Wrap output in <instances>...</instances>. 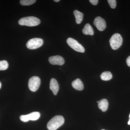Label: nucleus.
Here are the masks:
<instances>
[{
  "mask_svg": "<svg viewBox=\"0 0 130 130\" xmlns=\"http://www.w3.org/2000/svg\"><path fill=\"white\" fill-rule=\"evenodd\" d=\"M123 42L122 36L119 33L114 34L109 40L110 46L113 50H116L120 47L122 45Z\"/></svg>",
  "mask_w": 130,
  "mask_h": 130,
  "instance_id": "3",
  "label": "nucleus"
},
{
  "mask_svg": "<svg viewBox=\"0 0 130 130\" xmlns=\"http://www.w3.org/2000/svg\"><path fill=\"white\" fill-rule=\"evenodd\" d=\"M2 86V84L1 83V82H0V89L1 88Z\"/></svg>",
  "mask_w": 130,
  "mask_h": 130,
  "instance_id": "23",
  "label": "nucleus"
},
{
  "mask_svg": "<svg viewBox=\"0 0 130 130\" xmlns=\"http://www.w3.org/2000/svg\"><path fill=\"white\" fill-rule=\"evenodd\" d=\"M112 75L111 73L109 71L104 72L101 75V79L103 81H109L111 79Z\"/></svg>",
  "mask_w": 130,
  "mask_h": 130,
  "instance_id": "15",
  "label": "nucleus"
},
{
  "mask_svg": "<svg viewBox=\"0 0 130 130\" xmlns=\"http://www.w3.org/2000/svg\"><path fill=\"white\" fill-rule=\"evenodd\" d=\"M83 32L84 35L91 36H93L94 34V31L93 30L92 26L90 24H87L85 25L83 29Z\"/></svg>",
  "mask_w": 130,
  "mask_h": 130,
  "instance_id": "13",
  "label": "nucleus"
},
{
  "mask_svg": "<svg viewBox=\"0 0 130 130\" xmlns=\"http://www.w3.org/2000/svg\"><path fill=\"white\" fill-rule=\"evenodd\" d=\"M102 130H104V129H102Z\"/></svg>",
  "mask_w": 130,
  "mask_h": 130,
  "instance_id": "24",
  "label": "nucleus"
},
{
  "mask_svg": "<svg viewBox=\"0 0 130 130\" xmlns=\"http://www.w3.org/2000/svg\"><path fill=\"white\" fill-rule=\"evenodd\" d=\"M36 0H21L20 3L23 6H30L36 2Z\"/></svg>",
  "mask_w": 130,
  "mask_h": 130,
  "instance_id": "17",
  "label": "nucleus"
},
{
  "mask_svg": "<svg viewBox=\"0 0 130 130\" xmlns=\"http://www.w3.org/2000/svg\"><path fill=\"white\" fill-rule=\"evenodd\" d=\"M49 62L52 65L62 66L64 63V58L59 55L50 56L48 59Z\"/></svg>",
  "mask_w": 130,
  "mask_h": 130,
  "instance_id": "9",
  "label": "nucleus"
},
{
  "mask_svg": "<svg viewBox=\"0 0 130 130\" xmlns=\"http://www.w3.org/2000/svg\"><path fill=\"white\" fill-rule=\"evenodd\" d=\"M67 44L75 51L84 53L85 51L84 47L76 40L72 38H69L67 40Z\"/></svg>",
  "mask_w": 130,
  "mask_h": 130,
  "instance_id": "4",
  "label": "nucleus"
},
{
  "mask_svg": "<svg viewBox=\"0 0 130 130\" xmlns=\"http://www.w3.org/2000/svg\"><path fill=\"white\" fill-rule=\"evenodd\" d=\"M126 63L128 66L130 67V56H129L126 59Z\"/></svg>",
  "mask_w": 130,
  "mask_h": 130,
  "instance_id": "20",
  "label": "nucleus"
},
{
  "mask_svg": "<svg viewBox=\"0 0 130 130\" xmlns=\"http://www.w3.org/2000/svg\"><path fill=\"white\" fill-rule=\"evenodd\" d=\"M73 14L76 18V23L78 24H81L83 19L84 14L83 13L78 10H75L73 12Z\"/></svg>",
  "mask_w": 130,
  "mask_h": 130,
  "instance_id": "14",
  "label": "nucleus"
},
{
  "mask_svg": "<svg viewBox=\"0 0 130 130\" xmlns=\"http://www.w3.org/2000/svg\"><path fill=\"white\" fill-rule=\"evenodd\" d=\"M41 84V79L38 77L33 76L30 78L28 82V87L31 91H37Z\"/></svg>",
  "mask_w": 130,
  "mask_h": 130,
  "instance_id": "5",
  "label": "nucleus"
},
{
  "mask_svg": "<svg viewBox=\"0 0 130 130\" xmlns=\"http://www.w3.org/2000/svg\"><path fill=\"white\" fill-rule=\"evenodd\" d=\"M8 67V64L7 61H0V71L7 70Z\"/></svg>",
  "mask_w": 130,
  "mask_h": 130,
  "instance_id": "16",
  "label": "nucleus"
},
{
  "mask_svg": "<svg viewBox=\"0 0 130 130\" xmlns=\"http://www.w3.org/2000/svg\"><path fill=\"white\" fill-rule=\"evenodd\" d=\"M43 43V40L41 38H34L29 40L26 43V46L29 49H36L41 46Z\"/></svg>",
  "mask_w": 130,
  "mask_h": 130,
  "instance_id": "6",
  "label": "nucleus"
},
{
  "mask_svg": "<svg viewBox=\"0 0 130 130\" xmlns=\"http://www.w3.org/2000/svg\"><path fill=\"white\" fill-rule=\"evenodd\" d=\"M93 23L98 30L102 31L106 29V21L101 17L98 16L95 19Z\"/></svg>",
  "mask_w": 130,
  "mask_h": 130,
  "instance_id": "8",
  "label": "nucleus"
},
{
  "mask_svg": "<svg viewBox=\"0 0 130 130\" xmlns=\"http://www.w3.org/2000/svg\"><path fill=\"white\" fill-rule=\"evenodd\" d=\"M60 0H54V1L55 2H59L60 1Z\"/></svg>",
  "mask_w": 130,
  "mask_h": 130,
  "instance_id": "22",
  "label": "nucleus"
},
{
  "mask_svg": "<svg viewBox=\"0 0 130 130\" xmlns=\"http://www.w3.org/2000/svg\"><path fill=\"white\" fill-rule=\"evenodd\" d=\"M90 2L93 5H96L98 3V0H90Z\"/></svg>",
  "mask_w": 130,
  "mask_h": 130,
  "instance_id": "19",
  "label": "nucleus"
},
{
  "mask_svg": "<svg viewBox=\"0 0 130 130\" xmlns=\"http://www.w3.org/2000/svg\"><path fill=\"white\" fill-rule=\"evenodd\" d=\"M128 125H130V113L129 114V121H128Z\"/></svg>",
  "mask_w": 130,
  "mask_h": 130,
  "instance_id": "21",
  "label": "nucleus"
},
{
  "mask_svg": "<svg viewBox=\"0 0 130 130\" xmlns=\"http://www.w3.org/2000/svg\"><path fill=\"white\" fill-rule=\"evenodd\" d=\"M18 23L19 25H21L34 26L40 24L41 21L39 19L36 17L29 16L20 19Z\"/></svg>",
  "mask_w": 130,
  "mask_h": 130,
  "instance_id": "2",
  "label": "nucleus"
},
{
  "mask_svg": "<svg viewBox=\"0 0 130 130\" xmlns=\"http://www.w3.org/2000/svg\"><path fill=\"white\" fill-rule=\"evenodd\" d=\"M99 108L103 112H105L107 110L108 106V102L106 99H102L99 101L98 103Z\"/></svg>",
  "mask_w": 130,
  "mask_h": 130,
  "instance_id": "12",
  "label": "nucleus"
},
{
  "mask_svg": "<svg viewBox=\"0 0 130 130\" xmlns=\"http://www.w3.org/2000/svg\"><path fill=\"white\" fill-rule=\"evenodd\" d=\"M50 88L52 90L54 95H56L59 91V86L58 81L55 78H53L50 80Z\"/></svg>",
  "mask_w": 130,
  "mask_h": 130,
  "instance_id": "10",
  "label": "nucleus"
},
{
  "mask_svg": "<svg viewBox=\"0 0 130 130\" xmlns=\"http://www.w3.org/2000/svg\"><path fill=\"white\" fill-rule=\"evenodd\" d=\"M108 2L112 8H115L116 6V1L115 0H108Z\"/></svg>",
  "mask_w": 130,
  "mask_h": 130,
  "instance_id": "18",
  "label": "nucleus"
},
{
  "mask_svg": "<svg viewBox=\"0 0 130 130\" xmlns=\"http://www.w3.org/2000/svg\"><path fill=\"white\" fill-rule=\"evenodd\" d=\"M41 115L38 112H32L31 113L26 115H22L20 117V119L23 122H28L29 120L35 121L37 120L40 118Z\"/></svg>",
  "mask_w": 130,
  "mask_h": 130,
  "instance_id": "7",
  "label": "nucleus"
},
{
  "mask_svg": "<svg viewBox=\"0 0 130 130\" xmlns=\"http://www.w3.org/2000/svg\"><path fill=\"white\" fill-rule=\"evenodd\" d=\"M72 85V87L77 90L81 91L84 89L83 83L81 79L79 78H77L73 81Z\"/></svg>",
  "mask_w": 130,
  "mask_h": 130,
  "instance_id": "11",
  "label": "nucleus"
},
{
  "mask_svg": "<svg viewBox=\"0 0 130 130\" xmlns=\"http://www.w3.org/2000/svg\"><path fill=\"white\" fill-rule=\"evenodd\" d=\"M64 119L60 115L56 116L51 119L47 123V128L49 130H56L63 125Z\"/></svg>",
  "mask_w": 130,
  "mask_h": 130,
  "instance_id": "1",
  "label": "nucleus"
}]
</instances>
